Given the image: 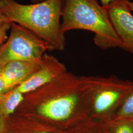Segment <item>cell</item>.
Returning a JSON list of instances; mask_svg holds the SVG:
<instances>
[{
  "label": "cell",
  "mask_w": 133,
  "mask_h": 133,
  "mask_svg": "<svg viewBox=\"0 0 133 133\" xmlns=\"http://www.w3.org/2000/svg\"><path fill=\"white\" fill-rule=\"evenodd\" d=\"M64 0H45L24 5L15 0H0V11L10 22L27 29L48 43L61 50L65 45L61 29Z\"/></svg>",
  "instance_id": "6da1fadb"
},
{
  "label": "cell",
  "mask_w": 133,
  "mask_h": 133,
  "mask_svg": "<svg viewBox=\"0 0 133 133\" xmlns=\"http://www.w3.org/2000/svg\"><path fill=\"white\" fill-rule=\"evenodd\" d=\"M62 17L63 33L75 29L88 30L95 33L94 42L100 48L121 47L108 10L97 0H64Z\"/></svg>",
  "instance_id": "7a4b0ae2"
},
{
  "label": "cell",
  "mask_w": 133,
  "mask_h": 133,
  "mask_svg": "<svg viewBox=\"0 0 133 133\" xmlns=\"http://www.w3.org/2000/svg\"><path fill=\"white\" fill-rule=\"evenodd\" d=\"M133 90V81L115 76L94 78L89 119L109 121Z\"/></svg>",
  "instance_id": "3957f363"
},
{
  "label": "cell",
  "mask_w": 133,
  "mask_h": 133,
  "mask_svg": "<svg viewBox=\"0 0 133 133\" xmlns=\"http://www.w3.org/2000/svg\"><path fill=\"white\" fill-rule=\"evenodd\" d=\"M48 43L27 29L11 22L10 37L0 46V69L10 62H40Z\"/></svg>",
  "instance_id": "277c9868"
},
{
  "label": "cell",
  "mask_w": 133,
  "mask_h": 133,
  "mask_svg": "<svg viewBox=\"0 0 133 133\" xmlns=\"http://www.w3.org/2000/svg\"><path fill=\"white\" fill-rule=\"evenodd\" d=\"M121 42L120 48L133 54V15L126 0H116L105 7Z\"/></svg>",
  "instance_id": "5b68a950"
},
{
  "label": "cell",
  "mask_w": 133,
  "mask_h": 133,
  "mask_svg": "<svg viewBox=\"0 0 133 133\" xmlns=\"http://www.w3.org/2000/svg\"><path fill=\"white\" fill-rule=\"evenodd\" d=\"M42 66L40 62L16 61L10 62L0 69L6 92L19 85Z\"/></svg>",
  "instance_id": "8992f818"
},
{
  "label": "cell",
  "mask_w": 133,
  "mask_h": 133,
  "mask_svg": "<svg viewBox=\"0 0 133 133\" xmlns=\"http://www.w3.org/2000/svg\"><path fill=\"white\" fill-rule=\"evenodd\" d=\"M51 71L49 67L43 66L42 61L41 68L17 86L16 89L22 94L36 90L52 80L54 74Z\"/></svg>",
  "instance_id": "52a82bcc"
},
{
  "label": "cell",
  "mask_w": 133,
  "mask_h": 133,
  "mask_svg": "<svg viewBox=\"0 0 133 133\" xmlns=\"http://www.w3.org/2000/svg\"><path fill=\"white\" fill-rule=\"evenodd\" d=\"M23 94L16 88L5 92L0 97V116L7 119L24 100Z\"/></svg>",
  "instance_id": "ba28073f"
},
{
  "label": "cell",
  "mask_w": 133,
  "mask_h": 133,
  "mask_svg": "<svg viewBox=\"0 0 133 133\" xmlns=\"http://www.w3.org/2000/svg\"><path fill=\"white\" fill-rule=\"evenodd\" d=\"M73 133H110L105 122L88 119L78 124Z\"/></svg>",
  "instance_id": "9c48e42d"
},
{
  "label": "cell",
  "mask_w": 133,
  "mask_h": 133,
  "mask_svg": "<svg viewBox=\"0 0 133 133\" xmlns=\"http://www.w3.org/2000/svg\"><path fill=\"white\" fill-rule=\"evenodd\" d=\"M121 120L133 121V90L112 117L107 122Z\"/></svg>",
  "instance_id": "30bf717a"
},
{
  "label": "cell",
  "mask_w": 133,
  "mask_h": 133,
  "mask_svg": "<svg viewBox=\"0 0 133 133\" xmlns=\"http://www.w3.org/2000/svg\"><path fill=\"white\" fill-rule=\"evenodd\" d=\"M106 123L110 133H133V121L121 120Z\"/></svg>",
  "instance_id": "8fae6325"
},
{
  "label": "cell",
  "mask_w": 133,
  "mask_h": 133,
  "mask_svg": "<svg viewBox=\"0 0 133 133\" xmlns=\"http://www.w3.org/2000/svg\"><path fill=\"white\" fill-rule=\"evenodd\" d=\"M11 23L8 22L0 25V46L8 39L7 33L10 29Z\"/></svg>",
  "instance_id": "7c38bea8"
},
{
  "label": "cell",
  "mask_w": 133,
  "mask_h": 133,
  "mask_svg": "<svg viewBox=\"0 0 133 133\" xmlns=\"http://www.w3.org/2000/svg\"><path fill=\"white\" fill-rule=\"evenodd\" d=\"M5 92H6V90L5 89V83L0 73V97L4 94H5Z\"/></svg>",
  "instance_id": "4fadbf2b"
},
{
  "label": "cell",
  "mask_w": 133,
  "mask_h": 133,
  "mask_svg": "<svg viewBox=\"0 0 133 133\" xmlns=\"http://www.w3.org/2000/svg\"><path fill=\"white\" fill-rule=\"evenodd\" d=\"M6 119L0 116V133H5Z\"/></svg>",
  "instance_id": "5bb4252c"
},
{
  "label": "cell",
  "mask_w": 133,
  "mask_h": 133,
  "mask_svg": "<svg viewBox=\"0 0 133 133\" xmlns=\"http://www.w3.org/2000/svg\"><path fill=\"white\" fill-rule=\"evenodd\" d=\"M8 22L10 21L6 18V17L5 16L4 14H3V12L1 11H0V25Z\"/></svg>",
  "instance_id": "9a60e30c"
},
{
  "label": "cell",
  "mask_w": 133,
  "mask_h": 133,
  "mask_svg": "<svg viewBox=\"0 0 133 133\" xmlns=\"http://www.w3.org/2000/svg\"><path fill=\"white\" fill-rule=\"evenodd\" d=\"M114 1H116V0H100L102 6L104 7L108 6Z\"/></svg>",
  "instance_id": "2e32d148"
},
{
  "label": "cell",
  "mask_w": 133,
  "mask_h": 133,
  "mask_svg": "<svg viewBox=\"0 0 133 133\" xmlns=\"http://www.w3.org/2000/svg\"><path fill=\"white\" fill-rule=\"evenodd\" d=\"M126 4L129 10L133 12V2L129 0H126Z\"/></svg>",
  "instance_id": "e0dca14e"
},
{
  "label": "cell",
  "mask_w": 133,
  "mask_h": 133,
  "mask_svg": "<svg viewBox=\"0 0 133 133\" xmlns=\"http://www.w3.org/2000/svg\"><path fill=\"white\" fill-rule=\"evenodd\" d=\"M44 1H45V0H31V2L33 3H38L42 2Z\"/></svg>",
  "instance_id": "ac0fdd59"
},
{
  "label": "cell",
  "mask_w": 133,
  "mask_h": 133,
  "mask_svg": "<svg viewBox=\"0 0 133 133\" xmlns=\"http://www.w3.org/2000/svg\"><path fill=\"white\" fill-rule=\"evenodd\" d=\"M47 133V132H38V133Z\"/></svg>",
  "instance_id": "d6986e66"
}]
</instances>
